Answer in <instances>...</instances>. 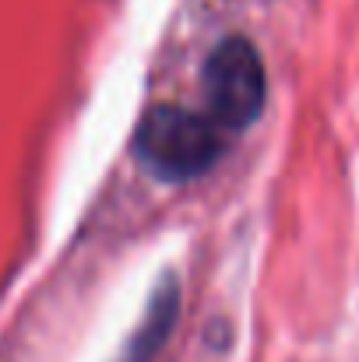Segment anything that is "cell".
<instances>
[{
  "instance_id": "6da1fadb",
  "label": "cell",
  "mask_w": 359,
  "mask_h": 362,
  "mask_svg": "<svg viewBox=\"0 0 359 362\" xmlns=\"http://www.w3.org/2000/svg\"><path fill=\"white\" fill-rule=\"evenodd\" d=\"M141 158L166 180H190L215 165L222 155L219 123L183 106H155L137 127Z\"/></svg>"
},
{
  "instance_id": "7a4b0ae2",
  "label": "cell",
  "mask_w": 359,
  "mask_h": 362,
  "mask_svg": "<svg viewBox=\"0 0 359 362\" xmlns=\"http://www.w3.org/2000/svg\"><path fill=\"white\" fill-rule=\"evenodd\" d=\"M205 99L212 120L222 127H246L264 106V64L261 53L243 39H222L205 60Z\"/></svg>"
},
{
  "instance_id": "3957f363",
  "label": "cell",
  "mask_w": 359,
  "mask_h": 362,
  "mask_svg": "<svg viewBox=\"0 0 359 362\" xmlns=\"http://www.w3.org/2000/svg\"><path fill=\"white\" fill-rule=\"evenodd\" d=\"M176 310H180V292H176V281L169 278V281L159 288V296L152 299L148 317H144V324L137 327V338H134V345L127 349L123 362H152V356L162 349V341H166L169 331H173Z\"/></svg>"
}]
</instances>
